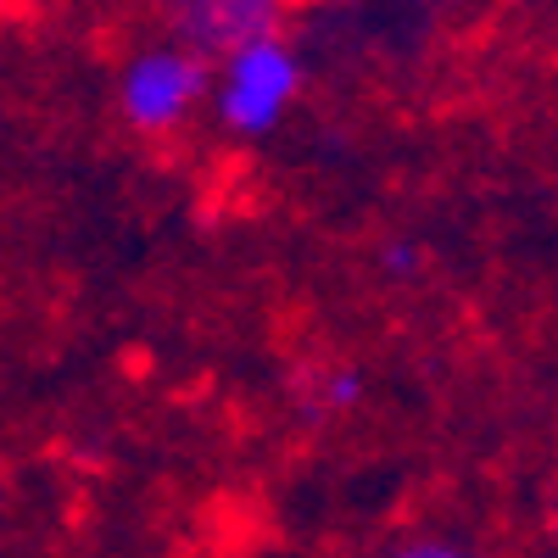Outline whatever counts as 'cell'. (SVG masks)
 Masks as SVG:
<instances>
[{
  "mask_svg": "<svg viewBox=\"0 0 558 558\" xmlns=\"http://www.w3.org/2000/svg\"><path fill=\"white\" fill-rule=\"evenodd\" d=\"M302 96V57L291 51L286 34H257L246 45L223 57V73H218V89H213V112L229 134L241 140H263L279 129Z\"/></svg>",
  "mask_w": 558,
  "mask_h": 558,
  "instance_id": "obj_1",
  "label": "cell"
},
{
  "mask_svg": "<svg viewBox=\"0 0 558 558\" xmlns=\"http://www.w3.org/2000/svg\"><path fill=\"white\" fill-rule=\"evenodd\" d=\"M207 89H213L207 51H196L191 39H184V45H151V51H140L123 68V78H118V112L140 134H168V129H179L207 101Z\"/></svg>",
  "mask_w": 558,
  "mask_h": 558,
  "instance_id": "obj_2",
  "label": "cell"
},
{
  "mask_svg": "<svg viewBox=\"0 0 558 558\" xmlns=\"http://www.w3.org/2000/svg\"><path fill=\"white\" fill-rule=\"evenodd\" d=\"M173 28L207 57H229L235 45L274 34L286 17V0H173Z\"/></svg>",
  "mask_w": 558,
  "mask_h": 558,
  "instance_id": "obj_3",
  "label": "cell"
},
{
  "mask_svg": "<svg viewBox=\"0 0 558 558\" xmlns=\"http://www.w3.org/2000/svg\"><path fill=\"white\" fill-rule=\"evenodd\" d=\"M307 397H313V402H307L313 413H347V408L363 397V375H357V368H324Z\"/></svg>",
  "mask_w": 558,
  "mask_h": 558,
  "instance_id": "obj_4",
  "label": "cell"
},
{
  "mask_svg": "<svg viewBox=\"0 0 558 558\" xmlns=\"http://www.w3.org/2000/svg\"><path fill=\"white\" fill-rule=\"evenodd\" d=\"M386 274H397V279H413V274H418V246H408V241L386 246Z\"/></svg>",
  "mask_w": 558,
  "mask_h": 558,
  "instance_id": "obj_5",
  "label": "cell"
},
{
  "mask_svg": "<svg viewBox=\"0 0 558 558\" xmlns=\"http://www.w3.org/2000/svg\"><path fill=\"white\" fill-rule=\"evenodd\" d=\"M157 7H173V0H157Z\"/></svg>",
  "mask_w": 558,
  "mask_h": 558,
  "instance_id": "obj_6",
  "label": "cell"
}]
</instances>
